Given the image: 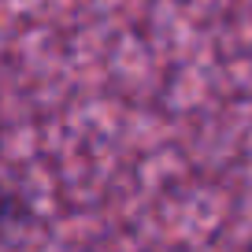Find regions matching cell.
Segmentation results:
<instances>
[{"instance_id": "1", "label": "cell", "mask_w": 252, "mask_h": 252, "mask_svg": "<svg viewBox=\"0 0 252 252\" xmlns=\"http://www.w3.org/2000/svg\"><path fill=\"white\" fill-rule=\"evenodd\" d=\"M241 252H252V237H249V241H245V249Z\"/></svg>"}]
</instances>
